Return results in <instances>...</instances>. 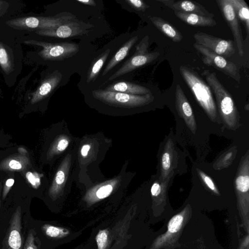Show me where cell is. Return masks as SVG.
Here are the masks:
<instances>
[{
  "mask_svg": "<svg viewBox=\"0 0 249 249\" xmlns=\"http://www.w3.org/2000/svg\"><path fill=\"white\" fill-rule=\"evenodd\" d=\"M183 221V217L181 214H177L173 217L168 225V231L170 233H175L180 229Z\"/></svg>",
  "mask_w": 249,
  "mask_h": 249,
  "instance_id": "23",
  "label": "cell"
},
{
  "mask_svg": "<svg viewBox=\"0 0 249 249\" xmlns=\"http://www.w3.org/2000/svg\"><path fill=\"white\" fill-rule=\"evenodd\" d=\"M235 13L245 27L247 35L249 33V9L244 0H229Z\"/></svg>",
  "mask_w": 249,
  "mask_h": 249,
  "instance_id": "19",
  "label": "cell"
},
{
  "mask_svg": "<svg viewBox=\"0 0 249 249\" xmlns=\"http://www.w3.org/2000/svg\"><path fill=\"white\" fill-rule=\"evenodd\" d=\"M89 149H90V146L89 145H88V144L84 145L82 147L81 150V155L84 157L87 156Z\"/></svg>",
  "mask_w": 249,
  "mask_h": 249,
  "instance_id": "36",
  "label": "cell"
},
{
  "mask_svg": "<svg viewBox=\"0 0 249 249\" xmlns=\"http://www.w3.org/2000/svg\"><path fill=\"white\" fill-rule=\"evenodd\" d=\"M179 72L197 101L212 117L216 115V107L211 88L192 69L185 66L179 67Z\"/></svg>",
  "mask_w": 249,
  "mask_h": 249,
  "instance_id": "1",
  "label": "cell"
},
{
  "mask_svg": "<svg viewBox=\"0 0 249 249\" xmlns=\"http://www.w3.org/2000/svg\"><path fill=\"white\" fill-rule=\"evenodd\" d=\"M193 46L203 55L202 61L204 64L214 67L236 82H240L241 76L234 63L227 61L225 58L197 43H194Z\"/></svg>",
  "mask_w": 249,
  "mask_h": 249,
  "instance_id": "6",
  "label": "cell"
},
{
  "mask_svg": "<svg viewBox=\"0 0 249 249\" xmlns=\"http://www.w3.org/2000/svg\"><path fill=\"white\" fill-rule=\"evenodd\" d=\"M162 165L163 168L165 170H168L171 165L170 157L168 153H164L162 157Z\"/></svg>",
  "mask_w": 249,
  "mask_h": 249,
  "instance_id": "30",
  "label": "cell"
},
{
  "mask_svg": "<svg viewBox=\"0 0 249 249\" xmlns=\"http://www.w3.org/2000/svg\"><path fill=\"white\" fill-rule=\"evenodd\" d=\"M138 39V36H134L128 39L114 54L105 67L102 75L107 74L112 68L121 62L128 54Z\"/></svg>",
  "mask_w": 249,
  "mask_h": 249,
  "instance_id": "17",
  "label": "cell"
},
{
  "mask_svg": "<svg viewBox=\"0 0 249 249\" xmlns=\"http://www.w3.org/2000/svg\"><path fill=\"white\" fill-rule=\"evenodd\" d=\"M9 7V3L3 0H0V17L3 15Z\"/></svg>",
  "mask_w": 249,
  "mask_h": 249,
  "instance_id": "34",
  "label": "cell"
},
{
  "mask_svg": "<svg viewBox=\"0 0 249 249\" xmlns=\"http://www.w3.org/2000/svg\"><path fill=\"white\" fill-rule=\"evenodd\" d=\"M25 240L22 232V213L18 206L12 215L7 231L5 249H23Z\"/></svg>",
  "mask_w": 249,
  "mask_h": 249,
  "instance_id": "10",
  "label": "cell"
},
{
  "mask_svg": "<svg viewBox=\"0 0 249 249\" xmlns=\"http://www.w3.org/2000/svg\"><path fill=\"white\" fill-rule=\"evenodd\" d=\"M149 18L159 31L173 41L178 42L183 39V36L181 33L164 19L158 17H149Z\"/></svg>",
  "mask_w": 249,
  "mask_h": 249,
  "instance_id": "15",
  "label": "cell"
},
{
  "mask_svg": "<svg viewBox=\"0 0 249 249\" xmlns=\"http://www.w3.org/2000/svg\"><path fill=\"white\" fill-rule=\"evenodd\" d=\"M0 66L5 73H10L14 68L13 59L6 46L0 42Z\"/></svg>",
  "mask_w": 249,
  "mask_h": 249,
  "instance_id": "20",
  "label": "cell"
},
{
  "mask_svg": "<svg viewBox=\"0 0 249 249\" xmlns=\"http://www.w3.org/2000/svg\"><path fill=\"white\" fill-rule=\"evenodd\" d=\"M151 194L153 196H158L160 192V186L158 183L153 184L151 189Z\"/></svg>",
  "mask_w": 249,
  "mask_h": 249,
  "instance_id": "33",
  "label": "cell"
},
{
  "mask_svg": "<svg viewBox=\"0 0 249 249\" xmlns=\"http://www.w3.org/2000/svg\"><path fill=\"white\" fill-rule=\"evenodd\" d=\"M196 43L210 50L216 54L228 58L235 53L232 40L223 39L202 32L194 34Z\"/></svg>",
  "mask_w": 249,
  "mask_h": 249,
  "instance_id": "7",
  "label": "cell"
},
{
  "mask_svg": "<svg viewBox=\"0 0 249 249\" xmlns=\"http://www.w3.org/2000/svg\"><path fill=\"white\" fill-rule=\"evenodd\" d=\"M24 43L41 47L42 49L39 52L38 55L45 60H63L75 55L79 51V45L74 42L53 43L31 40Z\"/></svg>",
  "mask_w": 249,
  "mask_h": 249,
  "instance_id": "5",
  "label": "cell"
},
{
  "mask_svg": "<svg viewBox=\"0 0 249 249\" xmlns=\"http://www.w3.org/2000/svg\"><path fill=\"white\" fill-rule=\"evenodd\" d=\"M92 93L95 98L106 104L126 107L145 105L154 99L151 92L144 95H138L98 89L93 90Z\"/></svg>",
  "mask_w": 249,
  "mask_h": 249,
  "instance_id": "4",
  "label": "cell"
},
{
  "mask_svg": "<svg viewBox=\"0 0 249 249\" xmlns=\"http://www.w3.org/2000/svg\"><path fill=\"white\" fill-rule=\"evenodd\" d=\"M37 242L35 232L32 228L28 231L23 249H38Z\"/></svg>",
  "mask_w": 249,
  "mask_h": 249,
  "instance_id": "22",
  "label": "cell"
},
{
  "mask_svg": "<svg viewBox=\"0 0 249 249\" xmlns=\"http://www.w3.org/2000/svg\"><path fill=\"white\" fill-rule=\"evenodd\" d=\"M75 17L70 13L62 12L53 17H21L9 20L6 23L9 26L16 29L38 31L55 28L73 19Z\"/></svg>",
  "mask_w": 249,
  "mask_h": 249,
  "instance_id": "2",
  "label": "cell"
},
{
  "mask_svg": "<svg viewBox=\"0 0 249 249\" xmlns=\"http://www.w3.org/2000/svg\"><path fill=\"white\" fill-rule=\"evenodd\" d=\"M2 183L0 182V196H1V193L2 192Z\"/></svg>",
  "mask_w": 249,
  "mask_h": 249,
  "instance_id": "37",
  "label": "cell"
},
{
  "mask_svg": "<svg viewBox=\"0 0 249 249\" xmlns=\"http://www.w3.org/2000/svg\"><path fill=\"white\" fill-rule=\"evenodd\" d=\"M14 179L13 178L8 179L3 188V192L2 193V199L4 200L8 195L10 190L14 183Z\"/></svg>",
  "mask_w": 249,
  "mask_h": 249,
  "instance_id": "28",
  "label": "cell"
},
{
  "mask_svg": "<svg viewBox=\"0 0 249 249\" xmlns=\"http://www.w3.org/2000/svg\"><path fill=\"white\" fill-rule=\"evenodd\" d=\"M88 28L87 24L73 19L55 28L38 30L36 33L44 36L66 38L87 34Z\"/></svg>",
  "mask_w": 249,
  "mask_h": 249,
  "instance_id": "8",
  "label": "cell"
},
{
  "mask_svg": "<svg viewBox=\"0 0 249 249\" xmlns=\"http://www.w3.org/2000/svg\"><path fill=\"white\" fill-rule=\"evenodd\" d=\"M18 153L13 154L1 161L0 170L24 171L31 166L28 152L23 148L18 149Z\"/></svg>",
  "mask_w": 249,
  "mask_h": 249,
  "instance_id": "13",
  "label": "cell"
},
{
  "mask_svg": "<svg viewBox=\"0 0 249 249\" xmlns=\"http://www.w3.org/2000/svg\"><path fill=\"white\" fill-rule=\"evenodd\" d=\"M105 90L132 95H144L151 92L144 86L124 81H116L109 85Z\"/></svg>",
  "mask_w": 249,
  "mask_h": 249,
  "instance_id": "14",
  "label": "cell"
},
{
  "mask_svg": "<svg viewBox=\"0 0 249 249\" xmlns=\"http://www.w3.org/2000/svg\"><path fill=\"white\" fill-rule=\"evenodd\" d=\"M225 21L230 27L240 56L244 54V41L239 19L229 0H216Z\"/></svg>",
  "mask_w": 249,
  "mask_h": 249,
  "instance_id": "9",
  "label": "cell"
},
{
  "mask_svg": "<svg viewBox=\"0 0 249 249\" xmlns=\"http://www.w3.org/2000/svg\"><path fill=\"white\" fill-rule=\"evenodd\" d=\"M98 249H104L107 246V233L106 230L100 231L95 238Z\"/></svg>",
  "mask_w": 249,
  "mask_h": 249,
  "instance_id": "26",
  "label": "cell"
},
{
  "mask_svg": "<svg viewBox=\"0 0 249 249\" xmlns=\"http://www.w3.org/2000/svg\"><path fill=\"white\" fill-rule=\"evenodd\" d=\"M125 1L131 7L138 11L144 12L149 7L148 5L142 0H126Z\"/></svg>",
  "mask_w": 249,
  "mask_h": 249,
  "instance_id": "25",
  "label": "cell"
},
{
  "mask_svg": "<svg viewBox=\"0 0 249 249\" xmlns=\"http://www.w3.org/2000/svg\"><path fill=\"white\" fill-rule=\"evenodd\" d=\"M69 144V142L66 139H62L60 140L57 145V149L59 151H62L65 150Z\"/></svg>",
  "mask_w": 249,
  "mask_h": 249,
  "instance_id": "32",
  "label": "cell"
},
{
  "mask_svg": "<svg viewBox=\"0 0 249 249\" xmlns=\"http://www.w3.org/2000/svg\"><path fill=\"white\" fill-rule=\"evenodd\" d=\"M113 188L111 185L108 184L102 186L96 192V195L100 199L104 198L108 196L111 192Z\"/></svg>",
  "mask_w": 249,
  "mask_h": 249,
  "instance_id": "27",
  "label": "cell"
},
{
  "mask_svg": "<svg viewBox=\"0 0 249 249\" xmlns=\"http://www.w3.org/2000/svg\"><path fill=\"white\" fill-rule=\"evenodd\" d=\"M148 46L149 36H146L135 46L136 51L133 55L125 61L121 68L109 77L108 80H112L155 60L160 53L158 52L149 53Z\"/></svg>",
  "mask_w": 249,
  "mask_h": 249,
  "instance_id": "3",
  "label": "cell"
},
{
  "mask_svg": "<svg viewBox=\"0 0 249 249\" xmlns=\"http://www.w3.org/2000/svg\"><path fill=\"white\" fill-rule=\"evenodd\" d=\"M65 180V174L64 172L59 170L57 172L56 175L55 181L56 184L60 185L62 184Z\"/></svg>",
  "mask_w": 249,
  "mask_h": 249,
  "instance_id": "31",
  "label": "cell"
},
{
  "mask_svg": "<svg viewBox=\"0 0 249 249\" xmlns=\"http://www.w3.org/2000/svg\"><path fill=\"white\" fill-rule=\"evenodd\" d=\"M165 5L174 11L186 13H192L201 16L213 18L214 15L208 10L199 3L190 0H159Z\"/></svg>",
  "mask_w": 249,
  "mask_h": 249,
  "instance_id": "12",
  "label": "cell"
},
{
  "mask_svg": "<svg viewBox=\"0 0 249 249\" xmlns=\"http://www.w3.org/2000/svg\"><path fill=\"white\" fill-rule=\"evenodd\" d=\"M62 78V75L58 70L47 75L31 94V103L35 104L48 96L59 85Z\"/></svg>",
  "mask_w": 249,
  "mask_h": 249,
  "instance_id": "11",
  "label": "cell"
},
{
  "mask_svg": "<svg viewBox=\"0 0 249 249\" xmlns=\"http://www.w3.org/2000/svg\"><path fill=\"white\" fill-rule=\"evenodd\" d=\"M175 16L186 23L196 26L213 27L216 24L214 19L192 13L174 11Z\"/></svg>",
  "mask_w": 249,
  "mask_h": 249,
  "instance_id": "16",
  "label": "cell"
},
{
  "mask_svg": "<svg viewBox=\"0 0 249 249\" xmlns=\"http://www.w3.org/2000/svg\"><path fill=\"white\" fill-rule=\"evenodd\" d=\"M110 52V49H107L92 61L87 72L86 81L88 83L95 80L107 60Z\"/></svg>",
  "mask_w": 249,
  "mask_h": 249,
  "instance_id": "18",
  "label": "cell"
},
{
  "mask_svg": "<svg viewBox=\"0 0 249 249\" xmlns=\"http://www.w3.org/2000/svg\"><path fill=\"white\" fill-rule=\"evenodd\" d=\"M77 1L80 2L83 4L95 6L96 4L93 0H76Z\"/></svg>",
  "mask_w": 249,
  "mask_h": 249,
  "instance_id": "35",
  "label": "cell"
},
{
  "mask_svg": "<svg viewBox=\"0 0 249 249\" xmlns=\"http://www.w3.org/2000/svg\"><path fill=\"white\" fill-rule=\"evenodd\" d=\"M200 175L207 186L213 191L217 193V189L211 178L203 173H200Z\"/></svg>",
  "mask_w": 249,
  "mask_h": 249,
  "instance_id": "29",
  "label": "cell"
},
{
  "mask_svg": "<svg viewBox=\"0 0 249 249\" xmlns=\"http://www.w3.org/2000/svg\"><path fill=\"white\" fill-rule=\"evenodd\" d=\"M236 186L238 191L242 193L248 192L249 189L248 175H241L236 179Z\"/></svg>",
  "mask_w": 249,
  "mask_h": 249,
  "instance_id": "24",
  "label": "cell"
},
{
  "mask_svg": "<svg viewBox=\"0 0 249 249\" xmlns=\"http://www.w3.org/2000/svg\"><path fill=\"white\" fill-rule=\"evenodd\" d=\"M40 229L44 235L51 238L58 237L64 233L62 229L49 224L42 225Z\"/></svg>",
  "mask_w": 249,
  "mask_h": 249,
  "instance_id": "21",
  "label": "cell"
}]
</instances>
